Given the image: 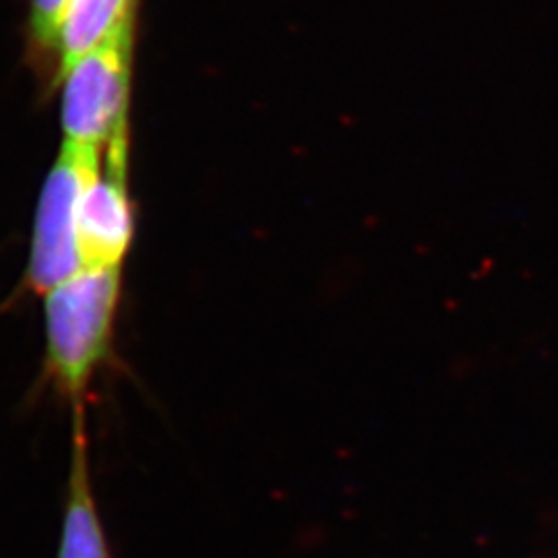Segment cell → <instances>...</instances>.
Segmentation results:
<instances>
[{
    "label": "cell",
    "mask_w": 558,
    "mask_h": 558,
    "mask_svg": "<svg viewBox=\"0 0 558 558\" xmlns=\"http://www.w3.org/2000/svg\"><path fill=\"white\" fill-rule=\"evenodd\" d=\"M57 558H110L94 493L85 412H73L71 459Z\"/></svg>",
    "instance_id": "5"
},
{
    "label": "cell",
    "mask_w": 558,
    "mask_h": 558,
    "mask_svg": "<svg viewBox=\"0 0 558 558\" xmlns=\"http://www.w3.org/2000/svg\"><path fill=\"white\" fill-rule=\"evenodd\" d=\"M100 156V149L64 141L59 160L44 182L27 269L29 286L40 294H48L85 269L80 205L83 193L101 172Z\"/></svg>",
    "instance_id": "2"
},
{
    "label": "cell",
    "mask_w": 558,
    "mask_h": 558,
    "mask_svg": "<svg viewBox=\"0 0 558 558\" xmlns=\"http://www.w3.org/2000/svg\"><path fill=\"white\" fill-rule=\"evenodd\" d=\"M69 0H32V27L38 40L46 46H54L60 17Z\"/></svg>",
    "instance_id": "7"
},
{
    "label": "cell",
    "mask_w": 558,
    "mask_h": 558,
    "mask_svg": "<svg viewBox=\"0 0 558 558\" xmlns=\"http://www.w3.org/2000/svg\"><path fill=\"white\" fill-rule=\"evenodd\" d=\"M133 2L135 0H69L54 38L60 66H69L104 41L131 29Z\"/></svg>",
    "instance_id": "6"
},
{
    "label": "cell",
    "mask_w": 558,
    "mask_h": 558,
    "mask_svg": "<svg viewBox=\"0 0 558 558\" xmlns=\"http://www.w3.org/2000/svg\"><path fill=\"white\" fill-rule=\"evenodd\" d=\"M131 29L62 69V129L66 143L104 149L124 141Z\"/></svg>",
    "instance_id": "3"
},
{
    "label": "cell",
    "mask_w": 558,
    "mask_h": 558,
    "mask_svg": "<svg viewBox=\"0 0 558 558\" xmlns=\"http://www.w3.org/2000/svg\"><path fill=\"white\" fill-rule=\"evenodd\" d=\"M131 207L124 191V170L98 174L80 205V246L85 267H119L131 242Z\"/></svg>",
    "instance_id": "4"
},
{
    "label": "cell",
    "mask_w": 558,
    "mask_h": 558,
    "mask_svg": "<svg viewBox=\"0 0 558 558\" xmlns=\"http://www.w3.org/2000/svg\"><path fill=\"white\" fill-rule=\"evenodd\" d=\"M119 267H85L50 290L44 304L46 354L44 385L57 398L85 412V399L98 368L108 359L119 304Z\"/></svg>",
    "instance_id": "1"
}]
</instances>
